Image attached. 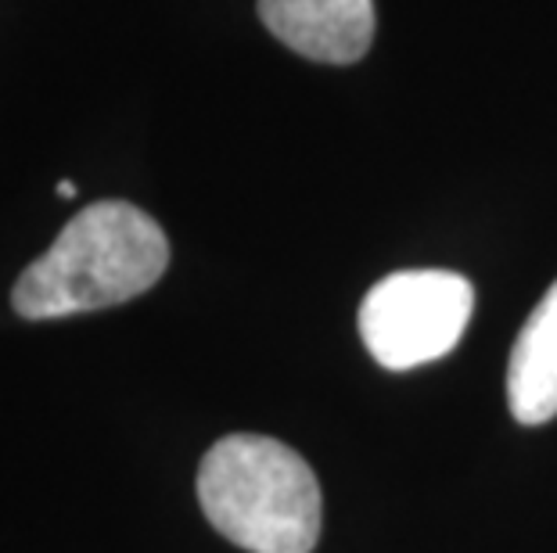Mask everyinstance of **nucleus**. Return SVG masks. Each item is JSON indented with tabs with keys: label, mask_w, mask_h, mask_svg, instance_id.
Wrapping results in <instances>:
<instances>
[{
	"label": "nucleus",
	"mask_w": 557,
	"mask_h": 553,
	"mask_svg": "<svg viewBox=\"0 0 557 553\" xmlns=\"http://www.w3.org/2000/svg\"><path fill=\"white\" fill-rule=\"evenodd\" d=\"M201 514L248 553H310L324 525L313 467L270 435H227L201 456Z\"/></svg>",
	"instance_id": "2"
},
{
	"label": "nucleus",
	"mask_w": 557,
	"mask_h": 553,
	"mask_svg": "<svg viewBox=\"0 0 557 553\" xmlns=\"http://www.w3.org/2000/svg\"><path fill=\"white\" fill-rule=\"evenodd\" d=\"M259 18L295 54L352 65L371 51L374 0H259Z\"/></svg>",
	"instance_id": "4"
},
{
	"label": "nucleus",
	"mask_w": 557,
	"mask_h": 553,
	"mask_svg": "<svg viewBox=\"0 0 557 553\" xmlns=\"http://www.w3.org/2000/svg\"><path fill=\"white\" fill-rule=\"evenodd\" d=\"M58 194H62V198H76V184L62 180V184H58Z\"/></svg>",
	"instance_id": "6"
},
{
	"label": "nucleus",
	"mask_w": 557,
	"mask_h": 553,
	"mask_svg": "<svg viewBox=\"0 0 557 553\" xmlns=\"http://www.w3.org/2000/svg\"><path fill=\"white\" fill-rule=\"evenodd\" d=\"M507 406L518 425L557 417V280L518 331L507 363Z\"/></svg>",
	"instance_id": "5"
},
{
	"label": "nucleus",
	"mask_w": 557,
	"mask_h": 553,
	"mask_svg": "<svg viewBox=\"0 0 557 553\" xmlns=\"http://www.w3.org/2000/svg\"><path fill=\"white\" fill-rule=\"evenodd\" d=\"M475 288L449 269H403L367 291L360 338L385 370H413L443 360L468 331Z\"/></svg>",
	"instance_id": "3"
},
{
	"label": "nucleus",
	"mask_w": 557,
	"mask_h": 553,
	"mask_svg": "<svg viewBox=\"0 0 557 553\" xmlns=\"http://www.w3.org/2000/svg\"><path fill=\"white\" fill-rule=\"evenodd\" d=\"M170 241L145 209L94 202L79 209L40 259L22 269L11 305L22 321H58L123 305L159 285Z\"/></svg>",
	"instance_id": "1"
}]
</instances>
